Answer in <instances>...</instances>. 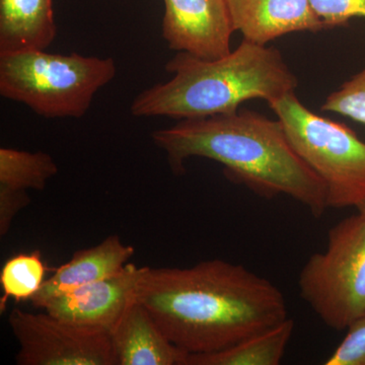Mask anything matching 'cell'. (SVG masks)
I'll use <instances>...</instances> for the list:
<instances>
[{
  "label": "cell",
  "instance_id": "obj_1",
  "mask_svg": "<svg viewBox=\"0 0 365 365\" xmlns=\"http://www.w3.org/2000/svg\"><path fill=\"white\" fill-rule=\"evenodd\" d=\"M135 297L188 355L220 351L288 318L279 288L220 259L190 268L148 267Z\"/></svg>",
  "mask_w": 365,
  "mask_h": 365
},
{
  "label": "cell",
  "instance_id": "obj_16",
  "mask_svg": "<svg viewBox=\"0 0 365 365\" xmlns=\"http://www.w3.org/2000/svg\"><path fill=\"white\" fill-rule=\"evenodd\" d=\"M46 272L39 250L9 258L0 271V312H6L9 299L16 302L32 300L44 284Z\"/></svg>",
  "mask_w": 365,
  "mask_h": 365
},
{
  "label": "cell",
  "instance_id": "obj_8",
  "mask_svg": "<svg viewBox=\"0 0 365 365\" xmlns=\"http://www.w3.org/2000/svg\"><path fill=\"white\" fill-rule=\"evenodd\" d=\"M163 37L177 52L202 59L227 55L235 33L227 0H163Z\"/></svg>",
  "mask_w": 365,
  "mask_h": 365
},
{
  "label": "cell",
  "instance_id": "obj_15",
  "mask_svg": "<svg viewBox=\"0 0 365 365\" xmlns=\"http://www.w3.org/2000/svg\"><path fill=\"white\" fill-rule=\"evenodd\" d=\"M57 173L58 167L54 158L43 151L0 148V188L42 191Z\"/></svg>",
  "mask_w": 365,
  "mask_h": 365
},
{
  "label": "cell",
  "instance_id": "obj_20",
  "mask_svg": "<svg viewBox=\"0 0 365 365\" xmlns=\"http://www.w3.org/2000/svg\"><path fill=\"white\" fill-rule=\"evenodd\" d=\"M30 202L26 191L0 188V235L9 232L14 217Z\"/></svg>",
  "mask_w": 365,
  "mask_h": 365
},
{
  "label": "cell",
  "instance_id": "obj_10",
  "mask_svg": "<svg viewBox=\"0 0 365 365\" xmlns=\"http://www.w3.org/2000/svg\"><path fill=\"white\" fill-rule=\"evenodd\" d=\"M235 32L244 40L266 46L294 32L325 30L309 0H227Z\"/></svg>",
  "mask_w": 365,
  "mask_h": 365
},
{
  "label": "cell",
  "instance_id": "obj_3",
  "mask_svg": "<svg viewBox=\"0 0 365 365\" xmlns=\"http://www.w3.org/2000/svg\"><path fill=\"white\" fill-rule=\"evenodd\" d=\"M165 71L172 78L136 96L133 116L188 120L228 114L254 98L269 104L299 86L279 50L247 40L218 59L178 52Z\"/></svg>",
  "mask_w": 365,
  "mask_h": 365
},
{
  "label": "cell",
  "instance_id": "obj_17",
  "mask_svg": "<svg viewBox=\"0 0 365 365\" xmlns=\"http://www.w3.org/2000/svg\"><path fill=\"white\" fill-rule=\"evenodd\" d=\"M321 110L337 113L365 125V68L329 95Z\"/></svg>",
  "mask_w": 365,
  "mask_h": 365
},
{
  "label": "cell",
  "instance_id": "obj_19",
  "mask_svg": "<svg viewBox=\"0 0 365 365\" xmlns=\"http://www.w3.org/2000/svg\"><path fill=\"white\" fill-rule=\"evenodd\" d=\"M327 29L347 25L351 19H365V0H309Z\"/></svg>",
  "mask_w": 365,
  "mask_h": 365
},
{
  "label": "cell",
  "instance_id": "obj_18",
  "mask_svg": "<svg viewBox=\"0 0 365 365\" xmlns=\"http://www.w3.org/2000/svg\"><path fill=\"white\" fill-rule=\"evenodd\" d=\"M325 365H365V314L355 319L347 329Z\"/></svg>",
  "mask_w": 365,
  "mask_h": 365
},
{
  "label": "cell",
  "instance_id": "obj_2",
  "mask_svg": "<svg viewBox=\"0 0 365 365\" xmlns=\"http://www.w3.org/2000/svg\"><path fill=\"white\" fill-rule=\"evenodd\" d=\"M173 172H184L190 158L222 163L234 181L265 199L285 195L322 217L328 208L325 184L294 150L279 120L237 110L181 120L151 133Z\"/></svg>",
  "mask_w": 365,
  "mask_h": 365
},
{
  "label": "cell",
  "instance_id": "obj_5",
  "mask_svg": "<svg viewBox=\"0 0 365 365\" xmlns=\"http://www.w3.org/2000/svg\"><path fill=\"white\" fill-rule=\"evenodd\" d=\"M297 155L325 184L328 208L365 201V143L352 129L309 111L295 93L269 103Z\"/></svg>",
  "mask_w": 365,
  "mask_h": 365
},
{
  "label": "cell",
  "instance_id": "obj_11",
  "mask_svg": "<svg viewBox=\"0 0 365 365\" xmlns=\"http://www.w3.org/2000/svg\"><path fill=\"white\" fill-rule=\"evenodd\" d=\"M111 336L118 365H185L188 356L165 337L136 297Z\"/></svg>",
  "mask_w": 365,
  "mask_h": 365
},
{
  "label": "cell",
  "instance_id": "obj_14",
  "mask_svg": "<svg viewBox=\"0 0 365 365\" xmlns=\"http://www.w3.org/2000/svg\"><path fill=\"white\" fill-rule=\"evenodd\" d=\"M294 330V319L207 354H190L185 365H278L284 356Z\"/></svg>",
  "mask_w": 365,
  "mask_h": 365
},
{
  "label": "cell",
  "instance_id": "obj_6",
  "mask_svg": "<svg viewBox=\"0 0 365 365\" xmlns=\"http://www.w3.org/2000/svg\"><path fill=\"white\" fill-rule=\"evenodd\" d=\"M299 295L329 328L344 331L365 314V216L346 217L329 230L325 251L307 259Z\"/></svg>",
  "mask_w": 365,
  "mask_h": 365
},
{
  "label": "cell",
  "instance_id": "obj_9",
  "mask_svg": "<svg viewBox=\"0 0 365 365\" xmlns=\"http://www.w3.org/2000/svg\"><path fill=\"white\" fill-rule=\"evenodd\" d=\"M148 267L128 263L121 271L48 300L45 312L64 321L111 331L135 299Z\"/></svg>",
  "mask_w": 365,
  "mask_h": 365
},
{
  "label": "cell",
  "instance_id": "obj_13",
  "mask_svg": "<svg viewBox=\"0 0 365 365\" xmlns=\"http://www.w3.org/2000/svg\"><path fill=\"white\" fill-rule=\"evenodd\" d=\"M56 34L53 0H0V54L46 50Z\"/></svg>",
  "mask_w": 365,
  "mask_h": 365
},
{
  "label": "cell",
  "instance_id": "obj_7",
  "mask_svg": "<svg viewBox=\"0 0 365 365\" xmlns=\"http://www.w3.org/2000/svg\"><path fill=\"white\" fill-rule=\"evenodd\" d=\"M9 324L20 347L19 365H118L106 329L20 309L9 314Z\"/></svg>",
  "mask_w": 365,
  "mask_h": 365
},
{
  "label": "cell",
  "instance_id": "obj_21",
  "mask_svg": "<svg viewBox=\"0 0 365 365\" xmlns=\"http://www.w3.org/2000/svg\"><path fill=\"white\" fill-rule=\"evenodd\" d=\"M357 211L365 216V201L364 203L360 204L359 207H357Z\"/></svg>",
  "mask_w": 365,
  "mask_h": 365
},
{
  "label": "cell",
  "instance_id": "obj_12",
  "mask_svg": "<svg viewBox=\"0 0 365 365\" xmlns=\"http://www.w3.org/2000/svg\"><path fill=\"white\" fill-rule=\"evenodd\" d=\"M135 254L118 235H110L97 246L79 250L71 260L54 271L35 297L33 306L42 309L46 302L121 271Z\"/></svg>",
  "mask_w": 365,
  "mask_h": 365
},
{
  "label": "cell",
  "instance_id": "obj_4",
  "mask_svg": "<svg viewBox=\"0 0 365 365\" xmlns=\"http://www.w3.org/2000/svg\"><path fill=\"white\" fill-rule=\"evenodd\" d=\"M114 60L51 54H0V95L45 118H81L101 88L116 76Z\"/></svg>",
  "mask_w": 365,
  "mask_h": 365
}]
</instances>
